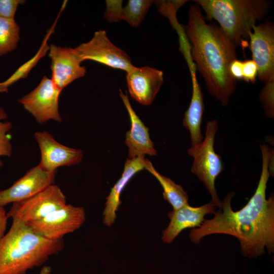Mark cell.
<instances>
[{
	"instance_id": "cell-6",
	"label": "cell",
	"mask_w": 274,
	"mask_h": 274,
	"mask_svg": "<svg viewBox=\"0 0 274 274\" xmlns=\"http://www.w3.org/2000/svg\"><path fill=\"white\" fill-rule=\"evenodd\" d=\"M66 204L61 190L53 184L29 198L13 203L7 216L12 221L29 225Z\"/></svg>"
},
{
	"instance_id": "cell-13",
	"label": "cell",
	"mask_w": 274,
	"mask_h": 274,
	"mask_svg": "<svg viewBox=\"0 0 274 274\" xmlns=\"http://www.w3.org/2000/svg\"><path fill=\"white\" fill-rule=\"evenodd\" d=\"M35 138L41 154L39 165L46 171L56 172L58 167L75 165L82 161L81 150L60 144L48 131H37L35 133Z\"/></svg>"
},
{
	"instance_id": "cell-28",
	"label": "cell",
	"mask_w": 274,
	"mask_h": 274,
	"mask_svg": "<svg viewBox=\"0 0 274 274\" xmlns=\"http://www.w3.org/2000/svg\"><path fill=\"white\" fill-rule=\"evenodd\" d=\"M229 72L236 81L243 79V61L237 58L233 60L229 66Z\"/></svg>"
},
{
	"instance_id": "cell-19",
	"label": "cell",
	"mask_w": 274,
	"mask_h": 274,
	"mask_svg": "<svg viewBox=\"0 0 274 274\" xmlns=\"http://www.w3.org/2000/svg\"><path fill=\"white\" fill-rule=\"evenodd\" d=\"M145 169L150 172L158 181L162 186L164 199L173 207L174 210L188 204V196L183 187L176 184L170 178L160 174L147 159Z\"/></svg>"
},
{
	"instance_id": "cell-11",
	"label": "cell",
	"mask_w": 274,
	"mask_h": 274,
	"mask_svg": "<svg viewBox=\"0 0 274 274\" xmlns=\"http://www.w3.org/2000/svg\"><path fill=\"white\" fill-rule=\"evenodd\" d=\"M48 56L51 59V79L62 90L74 80L85 76L86 70L76 49L62 47L54 44L49 46Z\"/></svg>"
},
{
	"instance_id": "cell-12",
	"label": "cell",
	"mask_w": 274,
	"mask_h": 274,
	"mask_svg": "<svg viewBox=\"0 0 274 274\" xmlns=\"http://www.w3.org/2000/svg\"><path fill=\"white\" fill-rule=\"evenodd\" d=\"M56 172H49L39 165L29 169L9 188L0 191V206L25 200L54 184Z\"/></svg>"
},
{
	"instance_id": "cell-26",
	"label": "cell",
	"mask_w": 274,
	"mask_h": 274,
	"mask_svg": "<svg viewBox=\"0 0 274 274\" xmlns=\"http://www.w3.org/2000/svg\"><path fill=\"white\" fill-rule=\"evenodd\" d=\"M106 9L104 17L110 22H117L120 19L122 1H106Z\"/></svg>"
},
{
	"instance_id": "cell-23",
	"label": "cell",
	"mask_w": 274,
	"mask_h": 274,
	"mask_svg": "<svg viewBox=\"0 0 274 274\" xmlns=\"http://www.w3.org/2000/svg\"><path fill=\"white\" fill-rule=\"evenodd\" d=\"M8 118L4 109L0 107V168L3 166L1 157H11L13 153L11 136L9 134L12 128V124L8 120Z\"/></svg>"
},
{
	"instance_id": "cell-24",
	"label": "cell",
	"mask_w": 274,
	"mask_h": 274,
	"mask_svg": "<svg viewBox=\"0 0 274 274\" xmlns=\"http://www.w3.org/2000/svg\"><path fill=\"white\" fill-rule=\"evenodd\" d=\"M259 94V100L264 113L268 118L274 116V78L264 82Z\"/></svg>"
},
{
	"instance_id": "cell-21",
	"label": "cell",
	"mask_w": 274,
	"mask_h": 274,
	"mask_svg": "<svg viewBox=\"0 0 274 274\" xmlns=\"http://www.w3.org/2000/svg\"><path fill=\"white\" fill-rule=\"evenodd\" d=\"M20 27L15 19L0 18V56L14 51L20 40Z\"/></svg>"
},
{
	"instance_id": "cell-30",
	"label": "cell",
	"mask_w": 274,
	"mask_h": 274,
	"mask_svg": "<svg viewBox=\"0 0 274 274\" xmlns=\"http://www.w3.org/2000/svg\"><path fill=\"white\" fill-rule=\"evenodd\" d=\"M51 268L50 266H44L41 270L39 274H50Z\"/></svg>"
},
{
	"instance_id": "cell-15",
	"label": "cell",
	"mask_w": 274,
	"mask_h": 274,
	"mask_svg": "<svg viewBox=\"0 0 274 274\" xmlns=\"http://www.w3.org/2000/svg\"><path fill=\"white\" fill-rule=\"evenodd\" d=\"M217 209V205L211 201L200 207H193L188 204L169 212L170 222L162 231L163 242L170 244L183 230L200 227L205 220L204 217L207 214H214Z\"/></svg>"
},
{
	"instance_id": "cell-25",
	"label": "cell",
	"mask_w": 274,
	"mask_h": 274,
	"mask_svg": "<svg viewBox=\"0 0 274 274\" xmlns=\"http://www.w3.org/2000/svg\"><path fill=\"white\" fill-rule=\"evenodd\" d=\"M25 2V0H0V18L14 20L18 6Z\"/></svg>"
},
{
	"instance_id": "cell-14",
	"label": "cell",
	"mask_w": 274,
	"mask_h": 274,
	"mask_svg": "<svg viewBox=\"0 0 274 274\" xmlns=\"http://www.w3.org/2000/svg\"><path fill=\"white\" fill-rule=\"evenodd\" d=\"M126 81L131 97L147 106L153 101L163 84V73L148 66H135L127 73Z\"/></svg>"
},
{
	"instance_id": "cell-3",
	"label": "cell",
	"mask_w": 274,
	"mask_h": 274,
	"mask_svg": "<svg viewBox=\"0 0 274 274\" xmlns=\"http://www.w3.org/2000/svg\"><path fill=\"white\" fill-rule=\"evenodd\" d=\"M63 248L62 239H46L30 226L12 221L8 231L0 238V274H26Z\"/></svg>"
},
{
	"instance_id": "cell-7",
	"label": "cell",
	"mask_w": 274,
	"mask_h": 274,
	"mask_svg": "<svg viewBox=\"0 0 274 274\" xmlns=\"http://www.w3.org/2000/svg\"><path fill=\"white\" fill-rule=\"evenodd\" d=\"M75 48L82 61L93 60L126 73L135 67L128 54L110 40L105 30L95 31L90 41Z\"/></svg>"
},
{
	"instance_id": "cell-17",
	"label": "cell",
	"mask_w": 274,
	"mask_h": 274,
	"mask_svg": "<svg viewBox=\"0 0 274 274\" xmlns=\"http://www.w3.org/2000/svg\"><path fill=\"white\" fill-rule=\"evenodd\" d=\"M192 77V93L190 105L184 113L182 123L190 133L191 147L188 150H194L200 145L203 140L201 131L204 109L203 95L196 77L193 63L189 64Z\"/></svg>"
},
{
	"instance_id": "cell-29",
	"label": "cell",
	"mask_w": 274,
	"mask_h": 274,
	"mask_svg": "<svg viewBox=\"0 0 274 274\" xmlns=\"http://www.w3.org/2000/svg\"><path fill=\"white\" fill-rule=\"evenodd\" d=\"M8 217L3 207L0 206V238L6 233Z\"/></svg>"
},
{
	"instance_id": "cell-4",
	"label": "cell",
	"mask_w": 274,
	"mask_h": 274,
	"mask_svg": "<svg viewBox=\"0 0 274 274\" xmlns=\"http://www.w3.org/2000/svg\"><path fill=\"white\" fill-rule=\"evenodd\" d=\"M204 12L206 20H215L227 38L243 48L249 33L270 10L265 0H195Z\"/></svg>"
},
{
	"instance_id": "cell-1",
	"label": "cell",
	"mask_w": 274,
	"mask_h": 274,
	"mask_svg": "<svg viewBox=\"0 0 274 274\" xmlns=\"http://www.w3.org/2000/svg\"><path fill=\"white\" fill-rule=\"evenodd\" d=\"M262 155L261 172L257 188L247 203L234 211L231 203L235 193L228 192L221 208L211 219H205L200 227L193 228L191 241L199 244L202 238L214 234L233 236L239 241L242 254L249 258L274 251V196L267 199V184L270 176L269 163L271 149L266 144L260 145Z\"/></svg>"
},
{
	"instance_id": "cell-20",
	"label": "cell",
	"mask_w": 274,
	"mask_h": 274,
	"mask_svg": "<svg viewBox=\"0 0 274 274\" xmlns=\"http://www.w3.org/2000/svg\"><path fill=\"white\" fill-rule=\"evenodd\" d=\"M55 25V23H54L52 27L48 30L37 53L31 59L21 65L9 78L3 82H0V92H8L10 86L20 79L26 78L39 61L46 55L49 49V45L47 42L53 32Z\"/></svg>"
},
{
	"instance_id": "cell-18",
	"label": "cell",
	"mask_w": 274,
	"mask_h": 274,
	"mask_svg": "<svg viewBox=\"0 0 274 274\" xmlns=\"http://www.w3.org/2000/svg\"><path fill=\"white\" fill-rule=\"evenodd\" d=\"M147 159L139 157L127 158L125 162L122 176L112 188L109 195L106 198L105 208L103 212V223L111 226L116 219V212L121 204L120 195L126 184L138 172L145 168Z\"/></svg>"
},
{
	"instance_id": "cell-5",
	"label": "cell",
	"mask_w": 274,
	"mask_h": 274,
	"mask_svg": "<svg viewBox=\"0 0 274 274\" xmlns=\"http://www.w3.org/2000/svg\"><path fill=\"white\" fill-rule=\"evenodd\" d=\"M218 129L216 120L208 121L205 136L201 144L194 150H188L187 152L193 158L191 172L203 183L211 196V201L220 209L222 200L218 195L215 181L224 170V164L221 157L216 153L214 149L215 136Z\"/></svg>"
},
{
	"instance_id": "cell-16",
	"label": "cell",
	"mask_w": 274,
	"mask_h": 274,
	"mask_svg": "<svg viewBox=\"0 0 274 274\" xmlns=\"http://www.w3.org/2000/svg\"><path fill=\"white\" fill-rule=\"evenodd\" d=\"M119 95L129 116L131 128L125 134V143L128 148V159L145 157L146 154L155 156L157 151L150 138L149 128L132 109L127 93L119 89Z\"/></svg>"
},
{
	"instance_id": "cell-2",
	"label": "cell",
	"mask_w": 274,
	"mask_h": 274,
	"mask_svg": "<svg viewBox=\"0 0 274 274\" xmlns=\"http://www.w3.org/2000/svg\"><path fill=\"white\" fill-rule=\"evenodd\" d=\"M183 29L195 68L210 94L222 106H226L236 90V80L230 74L229 66L237 59L236 46L214 21L207 22L195 3L190 5L188 21Z\"/></svg>"
},
{
	"instance_id": "cell-9",
	"label": "cell",
	"mask_w": 274,
	"mask_h": 274,
	"mask_svg": "<svg viewBox=\"0 0 274 274\" xmlns=\"http://www.w3.org/2000/svg\"><path fill=\"white\" fill-rule=\"evenodd\" d=\"M61 91L51 79L44 76L39 85L18 102L40 124L51 120L60 122L58 102Z\"/></svg>"
},
{
	"instance_id": "cell-8",
	"label": "cell",
	"mask_w": 274,
	"mask_h": 274,
	"mask_svg": "<svg viewBox=\"0 0 274 274\" xmlns=\"http://www.w3.org/2000/svg\"><path fill=\"white\" fill-rule=\"evenodd\" d=\"M85 219L83 207L66 204L28 226L41 236L56 241L79 229Z\"/></svg>"
},
{
	"instance_id": "cell-22",
	"label": "cell",
	"mask_w": 274,
	"mask_h": 274,
	"mask_svg": "<svg viewBox=\"0 0 274 274\" xmlns=\"http://www.w3.org/2000/svg\"><path fill=\"white\" fill-rule=\"evenodd\" d=\"M153 1L129 0L120 12L121 20H125L130 26L139 27L142 23Z\"/></svg>"
},
{
	"instance_id": "cell-27",
	"label": "cell",
	"mask_w": 274,
	"mask_h": 274,
	"mask_svg": "<svg viewBox=\"0 0 274 274\" xmlns=\"http://www.w3.org/2000/svg\"><path fill=\"white\" fill-rule=\"evenodd\" d=\"M258 72L257 65L253 60L251 59L243 61V80L254 84L256 82Z\"/></svg>"
},
{
	"instance_id": "cell-10",
	"label": "cell",
	"mask_w": 274,
	"mask_h": 274,
	"mask_svg": "<svg viewBox=\"0 0 274 274\" xmlns=\"http://www.w3.org/2000/svg\"><path fill=\"white\" fill-rule=\"evenodd\" d=\"M249 47L256 63L260 80L274 78V25L267 20L256 25L249 33Z\"/></svg>"
}]
</instances>
